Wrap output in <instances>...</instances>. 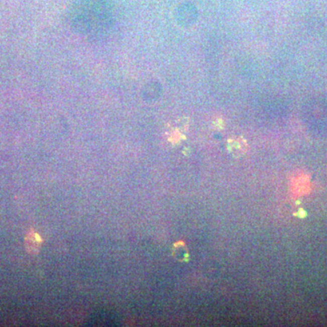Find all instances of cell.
<instances>
[{
  "mask_svg": "<svg viewBox=\"0 0 327 327\" xmlns=\"http://www.w3.org/2000/svg\"><path fill=\"white\" fill-rule=\"evenodd\" d=\"M42 242V238L39 237V235L35 232L34 230H31L27 235L26 239H25L26 249L30 255H37L41 247Z\"/></svg>",
  "mask_w": 327,
  "mask_h": 327,
  "instance_id": "obj_1",
  "label": "cell"
},
{
  "mask_svg": "<svg viewBox=\"0 0 327 327\" xmlns=\"http://www.w3.org/2000/svg\"><path fill=\"white\" fill-rule=\"evenodd\" d=\"M174 255L178 260H184L187 256V252H186L185 246L184 245H176Z\"/></svg>",
  "mask_w": 327,
  "mask_h": 327,
  "instance_id": "obj_2",
  "label": "cell"
}]
</instances>
